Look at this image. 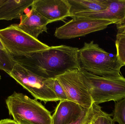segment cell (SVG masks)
<instances>
[{
    "mask_svg": "<svg viewBox=\"0 0 125 124\" xmlns=\"http://www.w3.org/2000/svg\"><path fill=\"white\" fill-rule=\"evenodd\" d=\"M79 50L76 47L61 45L14 58L16 63L36 75L45 78H53L80 69Z\"/></svg>",
    "mask_w": 125,
    "mask_h": 124,
    "instance_id": "cell-1",
    "label": "cell"
},
{
    "mask_svg": "<svg viewBox=\"0 0 125 124\" xmlns=\"http://www.w3.org/2000/svg\"><path fill=\"white\" fill-rule=\"evenodd\" d=\"M80 69L94 75L104 77L121 76L123 66L116 55L110 54L99 47L93 41L85 42L78 52Z\"/></svg>",
    "mask_w": 125,
    "mask_h": 124,
    "instance_id": "cell-2",
    "label": "cell"
},
{
    "mask_svg": "<svg viewBox=\"0 0 125 124\" xmlns=\"http://www.w3.org/2000/svg\"><path fill=\"white\" fill-rule=\"evenodd\" d=\"M84 83L96 105L125 98V78L109 77L94 75L80 69Z\"/></svg>",
    "mask_w": 125,
    "mask_h": 124,
    "instance_id": "cell-3",
    "label": "cell"
},
{
    "mask_svg": "<svg viewBox=\"0 0 125 124\" xmlns=\"http://www.w3.org/2000/svg\"><path fill=\"white\" fill-rule=\"evenodd\" d=\"M6 103L10 116L17 123L25 120L33 124H52L50 111L37 100L22 93L14 91Z\"/></svg>",
    "mask_w": 125,
    "mask_h": 124,
    "instance_id": "cell-4",
    "label": "cell"
},
{
    "mask_svg": "<svg viewBox=\"0 0 125 124\" xmlns=\"http://www.w3.org/2000/svg\"><path fill=\"white\" fill-rule=\"evenodd\" d=\"M7 74L30 92L35 99L45 103L59 101L53 91L54 78L40 77L16 62Z\"/></svg>",
    "mask_w": 125,
    "mask_h": 124,
    "instance_id": "cell-5",
    "label": "cell"
},
{
    "mask_svg": "<svg viewBox=\"0 0 125 124\" xmlns=\"http://www.w3.org/2000/svg\"><path fill=\"white\" fill-rule=\"evenodd\" d=\"M0 39L13 57L28 55L50 47L21 30L17 24L0 29Z\"/></svg>",
    "mask_w": 125,
    "mask_h": 124,
    "instance_id": "cell-6",
    "label": "cell"
},
{
    "mask_svg": "<svg viewBox=\"0 0 125 124\" xmlns=\"http://www.w3.org/2000/svg\"><path fill=\"white\" fill-rule=\"evenodd\" d=\"M70 21L56 28L54 35L59 39H68L85 36L106 28L114 24L106 20L73 17Z\"/></svg>",
    "mask_w": 125,
    "mask_h": 124,
    "instance_id": "cell-7",
    "label": "cell"
},
{
    "mask_svg": "<svg viewBox=\"0 0 125 124\" xmlns=\"http://www.w3.org/2000/svg\"><path fill=\"white\" fill-rule=\"evenodd\" d=\"M65 91L68 100L89 109L93 103L80 69L71 71L56 77Z\"/></svg>",
    "mask_w": 125,
    "mask_h": 124,
    "instance_id": "cell-8",
    "label": "cell"
},
{
    "mask_svg": "<svg viewBox=\"0 0 125 124\" xmlns=\"http://www.w3.org/2000/svg\"><path fill=\"white\" fill-rule=\"evenodd\" d=\"M31 8L48 22L64 21L70 16L68 0H34Z\"/></svg>",
    "mask_w": 125,
    "mask_h": 124,
    "instance_id": "cell-9",
    "label": "cell"
},
{
    "mask_svg": "<svg viewBox=\"0 0 125 124\" xmlns=\"http://www.w3.org/2000/svg\"><path fill=\"white\" fill-rule=\"evenodd\" d=\"M109 5L106 10L76 13L70 17L106 20L116 25L122 24L125 20V0H109Z\"/></svg>",
    "mask_w": 125,
    "mask_h": 124,
    "instance_id": "cell-10",
    "label": "cell"
},
{
    "mask_svg": "<svg viewBox=\"0 0 125 124\" xmlns=\"http://www.w3.org/2000/svg\"><path fill=\"white\" fill-rule=\"evenodd\" d=\"M21 21L17 25L18 28L33 37L38 39L39 35L43 32L47 33L48 21L33 8L23 14Z\"/></svg>",
    "mask_w": 125,
    "mask_h": 124,
    "instance_id": "cell-11",
    "label": "cell"
},
{
    "mask_svg": "<svg viewBox=\"0 0 125 124\" xmlns=\"http://www.w3.org/2000/svg\"><path fill=\"white\" fill-rule=\"evenodd\" d=\"M85 108L69 100L60 101L52 116V124H69L76 121Z\"/></svg>",
    "mask_w": 125,
    "mask_h": 124,
    "instance_id": "cell-12",
    "label": "cell"
},
{
    "mask_svg": "<svg viewBox=\"0 0 125 124\" xmlns=\"http://www.w3.org/2000/svg\"><path fill=\"white\" fill-rule=\"evenodd\" d=\"M34 0H0V20L20 19Z\"/></svg>",
    "mask_w": 125,
    "mask_h": 124,
    "instance_id": "cell-13",
    "label": "cell"
},
{
    "mask_svg": "<svg viewBox=\"0 0 125 124\" xmlns=\"http://www.w3.org/2000/svg\"><path fill=\"white\" fill-rule=\"evenodd\" d=\"M70 6V17L76 13L98 12L106 10L109 0H68Z\"/></svg>",
    "mask_w": 125,
    "mask_h": 124,
    "instance_id": "cell-14",
    "label": "cell"
},
{
    "mask_svg": "<svg viewBox=\"0 0 125 124\" xmlns=\"http://www.w3.org/2000/svg\"><path fill=\"white\" fill-rule=\"evenodd\" d=\"M111 116L113 121L119 124H125V98L115 102Z\"/></svg>",
    "mask_w": 125,
    "mask_h": 124,
    "instance_id": "cell-15",
    "label": "cell"
},
{
    "mask_svg": "<svg viewBox=\"0 0 125 124\" xmlns=\"http://www.w3.org/2000/svg\"><path fill=\"white\" fill-rule=\"evenodd\" d=\"M115 45L116 56L121 65L125 66V33H117Z\"/></svg>",
    "mask_w": 125,
    "mask_h": 124,
    "instance_id": "cell-16",
    "label": "cell"
},
{
    "mask_svg": "<svg viewBox=\"0 0 125 124\" xmlns=\"http://www.w3.org/2000/svg\"><path fill=\"white\" fill-rule=\"evenodd\" d=\"M15 62L14 57L7 52L0 50V70L7 73L12 70Z\"/></svg>",
    "mask_w": 125,
    "mask_h": 124,
    "instance_id": "cell-17",
    "label": "cell"
},
{
    "mask_svg": "<svg viewBox=\"0 0 125 124\" xmlns=\"http://www.w3.org/2000/svg\"><path fill=\"white\" fill-rule=\"evenodd\" d=\"M102 107L93 103L85 124H99V117L102 113Z\"/></svg>",
    "mask_w": 125,
    "mask_h": 124,
    "instance_id": "cell-18",
    "label": "cell"
},
{
    "mask_svg": "<svg viewBox=\"0 0 125 124\" xmlns=\"http://www.w3.org/2000/svg\"><path fill=\"white\" fill-rule=\"evenodd\" d=\"M53 88V91L59 101L68 100L64 90L56 78H54Z\"/></svg>",
    "mask_w": 125,
    "mask_h": 124,
    "instance_id": "cell-19",
    "label": "cell"
},
{
    "mask_svg": "<svg viewBox=\"0 0 125 124\" xmlns=\"http://www.w3.org/2000/svg\"><path fill=\"white\" fill-rule=\"evenodd\" d=\"M111 116L103 111L99 117V124H115Z\"/></svg>",
    "mask_w": 125,
    "mask_h": 124,
    "instance_id": "cell-20",
    "label": "cell"
},
{
    "mask_svg": "<svg viewBox=\"0 0 125 124\" xmlns=\"http://www.w3.org/2000/svg\"><path fill=\"white\" fill-rule=\"evenodd\" d=\"M90 108L89 109H85L78 119L69 124H85L89 114Z\"/></svg>",
    "mask_w": 125,
    "mask_h": 124,
    "instance_id": "cell-21",
    "label": "cell"
},
{
    "mask_svg": "<svg viewBox=\"0 0 125 124\" xmlns=\"http://www.w3.org/2000/svg\"><path fill=\"white\" fill-rule=\"evenodd\" d=\"M0 124H18L13 119H5L0 121Z\"/></svg>",
    "mask_w": 125,
    "mask_h": 124,
    "instance_id": "cell-22",
    "label": "cell"
},
{
    "mask_svg": "<svg viewBox=\"0 0 125 124\" xmlns=\"http://www.w3.org/2000/svg\"><path fill=\"white\" fill-rule=\"evenodd\" d=\"M118 33H125V20L122 24L117 25Z\"/></svg>",
    "mask_w": 125,
    "mask_h": 124,
    "instance_id": "cell-23",
    "label": "cell"
},
{
    "mask_svg": "<svg viewBox=\"0 0 125 124\" xmlns=\"http://www.w3.org/2000/svg\"><path fill=\"white\" fill-rule=\"evenodd\" d=\"M0 50L4 52H7L5 47L4 46L3 44L2 43V41H1L0 39Z\"/></svg>",
    "mask_w": 125,
    "mask_h": 124,
    "instance_id": "cell-24",
    "label": "cell"
},
{
    "mask_svg": "<svg viewBox=\"0 0 125 124\" xmlns=\"http://www.w3.org/2000/svg\"><path fill=\"white\" fill-rule=\"evenodd\" d=\"M18 124H33L25 120H21L18 123Z\"/></svg>",
    "mask_w": 125,
    "mask_h": 124,
    "instance_id": "cell-25",
    "label": "cell"
},
{
    "mask_svg": "<svg viewBox=\"0 0 125 124\" xmlns=\"http://www.w3.org/2000/svg\"><path fill=\"white\" fill-rule=\"evenodd\" d=\"M1 79V78L0 75V80Z\"/></svg>",
    "mask_w": 125,
    "mask_h": 124,
    "instance_id": "cell-26",
    "label": "cell"
}]
</instances>
